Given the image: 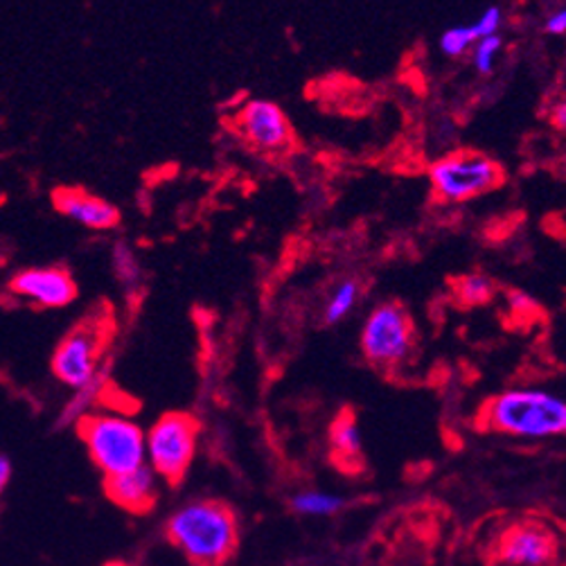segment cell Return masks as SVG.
Wrapping results in <instances>:
<instances>
[{
    "mask_svg": "<svg viewBox=\"0 0 566 566\" xmlns=\"http://www.w3.org/2000/svg\"><path fill=\"white\" fill-rule=\"evenodd\" d=\"M242 138L260 154H285L294 145V129L275 102L249 99L235 116Z\"/></svg>",
    "mask_w": 566,
    "mask_h": 566,
    "instance_id": "obj_8",
    "label": "cell"
},
{
    "mask_svg": "<svg viewBox=\"0 0 566 566\" xmlns=\"http://www.w3.org/2000/svg\"><path fill=\"white\" fill-rule=\"evenodd\" d=\"M553 125H557V129H564V125H566V106H564V102L557 104V116H553Z\"/></svg>",
    "mask_w": 566,
    "mask_h": 566,
    "instance_id": "obj_25",
    "label": "cell"
},
{
    "mask_svg": "<svg viewBox=\"0 0 566 566\" xmlns=\"http://www.w3.org/2000/svg\"><path fill=\"white\" fill-rule=\"evenodd\" d=\"M511 305H513V310H515V312L535 310V303H533L526 294H517V292H513V294H511Z\"/></svg>",
    "mask_w": 566,
    "mask_h": 566,
    "instance_id": "obj_24",
    "label": "cell"
},
{
    "mask_svg": "<svg viewBox=\"0 0 566 566\" xmlns=\"http://www.w3.org/2000/svg\"><path fill=\"white\" fill-rule=\"evenodd\" d=\"M329 447H332V459L336 468H342L346 472H357L361 468L364 440H361L359 422L350 411L336 416V420L332 422Z\"/></svg>",
    "mask_w": 566,
    "mask_h": 566,
    "instance_id": "obj_13",
    "label": "cell"
},
{
    "mask_svg": "<svg viewBox=\"0 0 566 566\" xmlns=\"http://www.w3.org/2000/svg\"><path fill=\"white\" fill-rule=\"evenodd\" d=\"M104 492L113 503L120 505L123 511H129L134 515H145L151 511L158 496L156 474L147 465H143L127 474L106 479Z\"/></svg>",
    "mask_w": 566,
    "mask_h": 566,
    "instance_id": "obj_12",
    "label": "cell"
},
{
    "mask_svg": "<svg viewBox=\"0 0 566 566\" xmlns=\"http://www.w3.org/2000/svg\"><path fill=\"white\" fill-rule=\"evenodd\" d=\"M457 296L465 305H485L494 296V282L483 273H470L457 282Z\"/></svg>",
    "mask_w": 566,
    "mask_h": 566,
    "instance_id": "obj_18",
    "label": "cell"
},
{
    "mask_svg": "<svg viewBox=\"0 0 566 566\" xmlns=\"http://www.w3.org/2000/svg\"><path fill=\"white\" fill-rule=\"evenodd\" d=\"M544 30H546L548 34L562 36L564 30H566V10L562 8V10L553 12V14H548V19H546V23H544Z\"/></svg>",
    "mask_w": 566,
    "mask_h": 566,
    "instance_id": "obj_22",
    "label": "cell"
},
{
    "mask_svg": "<svg viewBox=\"0 0 566 566\" xmlns=\"http://www.w3.org/2000/svg\"><path fill=\"white\" fill-rule=\"evenodd\" d=\"M10 481H12V461L8 457L0 454V494L6 492Z\"/></svg>",
    "mask_w": 566,
    "mask_h": 566,
    "instance_id": "obj_23",
    "label": "cell"
},
{
    "mask_svg": "<svg viewBox=\"0 0 566 566\" xmlns=\"http://www.w3.org/2000/svg\"><path fill=\"white\" fill-rule=\"evenodd\" d=\"M359 292H361V287H359L357 280L338 282L336 290L332 292V296H329V301L325 305V312H323L325 323L332 325V323L344 321L355 310V305L359 301Z\"/></svg>",
    "mask_w": 566,
    "mask_h": 566,
    "instance_id": "obj_15",
    "label": "cell"
},
{
    "mask_svg": "<svg viewBox=\"0 0 566 566\" xmlns=\"http://www.w3.org/2000/svg\"><path fill=\"white\" fill-rule=\"evenodd\" d=\"M77 433L106 479L145 465V429L129 416L88 413L77 422Z\"/></svg>",
    "mask_w": 566,
    "mask_h": 566,
    "instance_id": "obj_3",
    "label": "cell"
},
{
    "mask_svg": "<svg viewBox=\"0 0 566 566\" xmlns=\"http://www.w3.org/2000/svg\"><path fill=\"white\" fill-rule=\"evenodd\" d=\"M167 537L192 566H221L235 553L238 520L219 501H195L177 511L167 524Z\"/></svg>",
    "mask_w": 566,
    "mask_h": 566,
    "instance_id": "obj_2",
    "label": "cell"
},
{
    "mask_svg": "<svg viewBox=\"0 0 566 566\" xmlns=\"http://www.w3.org/2000/svg\"><path fill=\"white\" fill-rule=\"evenodd\" d=\"M108 318H91L75 327L52 355V375L64 386L80 390L95 381L102 370V355L108 344Z\"/></svg>",
    "mask_w": 566,
    "mask_h": 566,
    "instance_id": "obj_7",
    "label": "cell"
},
{
    "mask_svg": "<svg viewBox=\"0 0 566 566\" xmlns=\"http://www.w3.org/2000/svg\"><path fill=\"white\" fill-rule=\"evenodd\" d=\"M416 346V325L409 312L398 303L377 305L361 329V350L366 359L390 370L405 364Z\"/></svg>",
    "mask_w": 566,
    "mask_h": 566,
    "instance_id": "obj_6",
    "label": "cell"
},
{
    "mask_svg": "<svg viewBox=\"0 0 566 566\" xmlns=\"http://www.w3.org/2000/svg\"><path fill=\"white\" fill-rule=\"evenodd\" d=\"M199 442V420L172 411L160 416L145 433V465L167 483H181L188 474Z\"/></svg>",
    "mask_w": 566,
    "mask_h": 566,
    "instance_id": "obj_5",
    "label": "cell"
},
{
    "mask_svg": "<svg viewBox=\"0 0 566 566\" xmlns=\"http://www.w3.org/2000/svg\"><path fill=\"white\" fill-rule=\"evenodd\" d=\"M483 36L479 34L476 25L470 23V25H457V28H449L442 32L440 36V50L447 54V56H463L465 52H470L476 41H481Z\"/></svg>",
    "mask_w": 566,
    "mask_h": 566,
    "instance_id": "obj_19",
    "label": "cell"
},
{
    "mask_svg": "<svg viewBox=\"0 0 566 566\" xmlns=\"http://www.w3.org/2000/svg\"><path fill=\"white\" fill-rule=\"evenodd\" d=\"M488 431L520 440H546L566 431V402L544 388H511L481 409Z\"/></svg>",
    "mask_w": 566,
    "mask_h": 566,
    "instance_id": "obj_1",
    "label": "cell"
},
{
    "mask_svg": "<svg viewBox=\"0 0 566 566\" xmlns=\"http://www.w3.org/2000/svg\"><path fill=\"white\" fill-rule=\"evenodd\" d=\"M501 23H503V12H501L499 8H488V10L474 21V25H476V30H479V34H481L483 39H485V36H494V34L499 32Z\"/></svg>",
    "mask_w": 566,
    "mask_h": 566,
    "instance_id": "obj_21",
    "label": "cell"
},
{
    "mask_svg": "<svg viewBox=\"0 0 566 566\" xmlns=\"http://www.w3.org/2000/svg\"><path fill=\"white\" fill-rule=\"evenodd\" d=\"M10 292L36 307L62 310L75 303L77 282L62 266H32L10 280Z\"/></svg>",
    "mask_w": 566,
    "mask_h": 566,
    "instance_id": "obj_9",
    "label": "cell"
},
{
    "mask_svg": "<svg viewBox=\"0 0 566 566\" xmlns=\"http://www.w3.org/2000/svg\"><path fill=\"white\" fill-rule=\"evenodd\" d=\"M113 271H116V277L120 280V285L125 290L140 287V280H143L140 262L127 242H118L113 247Z\"/></svg>",
    "mask_w": 566,
    "mask_h": 566,
    "instance_id": "obj_17",
    "label": "cell"
},
{
    "mask_svg": "<svg viewBox=\"0 0 566 566\" xmlns=\"http://www.w3.org/2000/svg\"><path fill=\"white\" fill-rule=\"evenodd\" d=\"M431 190L442 203H468L503 186V167L483 151L461 149L436 160L429 169Z\"/></svg>",
    "mask_w": 566,
    "mask_h": 566,
    "instance_id": "obj_4",
    "label": "cell"
},
{
    "mask_svg": "<svg viewBox=\"0 0 566 566\" xmlns=\"http://www.w3.org/2000/svg\"><path fill=\"white\" fill-rule=\"evenodd\" d=\"M104 384H106V370L95 379L91 381L86 388H80L75 390L73 400L64 407L62 411V418H60V427H66V424H77L82 418H86L91 413V409L95 407V402L99 400V395L104 390Z\"/></svg>",
    "mask_w": 566,
    "mask_h": 566,
    "instance_id": "obj_14",
    "label": "cell"
},
{
    "mask_svg": "<svg viewBox=\"0 0 566 566\" xmlns=\"http://www.w3.org/2000/svg\"><path fill=\"white\" fill-rule=\"evenodd\" d=\"M344 505V499L329 494V492H318V490H310V492H301L292 499V507L298 515H334L338 507Z\"/></svg>",
    "mask_w": 566,
    "mask_h": 566,
    "instance_id": "obj_16",
    "label": "cell"
},
{
    "mask_svg": "<svg viewBox=\"0 0 566 566\" xmlns=\"http://www.w3.org/2000/svg\"><path fill=\"white\" fill-rule=\"evenodd\" d=\"M52 203L56 212L91 231H111L120 223V210L116 206L80 188H60L54 192Z\"/></svg>",
    "mask_w": 566,
    "mask_h": 566,
    "instance_id": "obj_11",
    "label": "cell"
},
{
    "mask_svg": "<svg viewBox=\"0 0 566 566\" xmlns=\"http://www.w3.org/2000/svg\"><path fill=\"white\" fill-rule=\"evenodd\" d=\"M501 48H503V41L499 34L476 41V45L472 48V62L479 73H492Z\"/></svg>",
    "mask_w": 566,
    "mask_h": 566,
    "instance_id": "obj_20",
    "label": "cell"
},
{
    "mask_svg": "<svg viewBox=\"0 0 566 566\" xmlns=\"http://www.w3.org/2000/svg\"><path fill=\"white\" fill-rule=\"evenodd\" d=\"M496 557L507 566H551L557 557V537L544 524H517L501 535Z\"/></svg>",
    "mask_w": 566,
    "mask_h": 566,
    "instance_id": "obj_10",
    "label": "cell"
}]
</instances>
